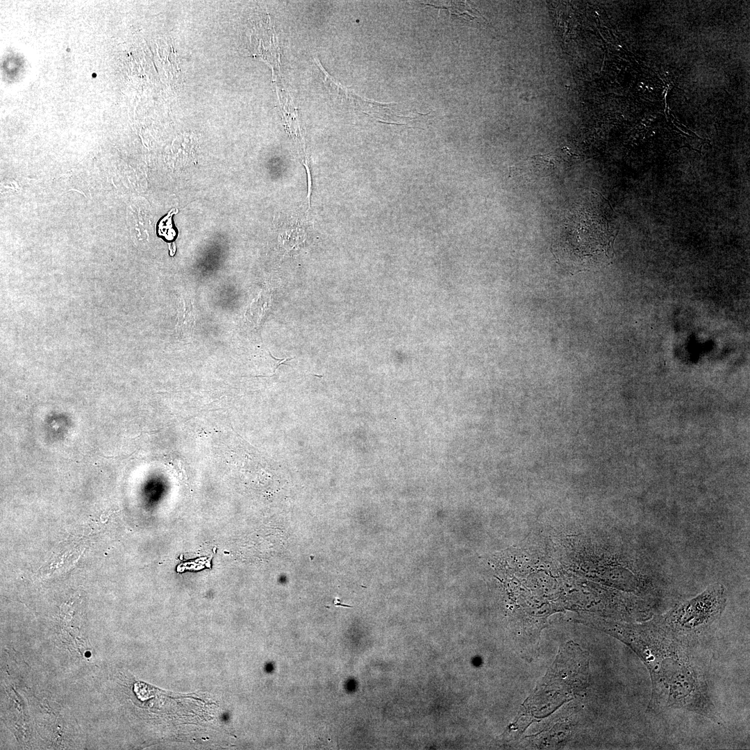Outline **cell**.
Masks as SVG:
<instances>
[{
  "instance_id": "3",
  "label": "cell",
  "mask_w": 750,
  "mask_h": 750,
  "mask_svg": "<svg viewBox=\"0 0 750 750\" xmlns=\"http://www.w3.org/2000/svg\"><path fill=\"white\" fill-rule=\"evenodd\" d=\"M726 602L724 587L715 583L696 597L676 606L657 618L667 631L692 647L719 618Z\"/></svg>"
},
{
  "instance_id": "4",
  "label": "cell",
  "mask_w": 750,
  "mask_h": 750,
  "mask_svg": "<svg viewBox=\"0 0 750 750\" xmlns=\"http://www.w3.org/2000/svg\"><path fill=\"white\" fill-rule=\"evenodd\" d=\"M173 230L172 226L171 215H167L160 221L158 226V232L160 236H164L166 240H172L175 235L172 234L169 231Z\"/></svg>"
},
{
  "instance_id": "1",
  "label": "cell",
  "mask_w": 750,
  "mask_h": 750,
  "mask_svg": "<svg viewBox=\"0 0 750 750\" xmlns=\"http://www.w3.org/2000/svg\"><path fill=\"white\" fill-rule=\"evenodd\" d=\"M599 627L627 644L647 667L651 681L649 710L685 709L722 724L691 647L667 631L658 618L635 624L602 621Z\"/></svg>"
},
{
  "instance_id": "2",
  "label": "cell",
  "mask_w": 750,
  "mask_h": 750,
  "mask_svg": "<svg viewBox=\"0 0 750 750\" xmlns=\"http://www.w3.org/2000/svg\"><path fill=\"white\" fill-rule=\"evenodd\" d=\"M588 681L587 655L575 643L565 644L547 675L525 701L522 717L528 715L531 719L547 716L583 690Z\"/></svg>"
}]
</instances>
